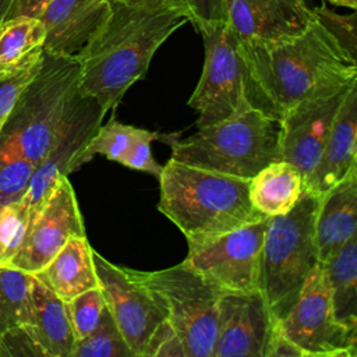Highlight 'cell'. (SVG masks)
<instances>
[{"label":"cell","instance_id":"6da1fadb","mask_svg":"<svg viewBox=\"0 0 357 357\" xmlns=\"http://www.w3.org/2000/svg\"><path fill=\"white\" fill-rule=\"evenodd\" d=\"M110 4L107 20L77 54V91L93 98L106 113L144 78L160 45L190 21L181 0H110Z\"/></svg>","mask_w":357,"mask_h":357},{"label":"cell","instance_id":"7a4b0ae2","mask_svg":"<svg viewBox=\"0 0 357 357\" xmlns=\"http://www.w3.org/2000/svg\"><path fill=\"white\" fill-rule=\"evenodd\" d=\"M238 50L247 103L278 121L325 77L357 66L317 20L291 39L238 43Z\"/></svg>","mask_w":357,"mask_h":357},{"label":"cell","instance_id":"3957f363","mask_svg":"<svg viewBox=\"0 0 357 357\" xmlns=\"http://www.w3.org/2000/svg\"><path fill=\"white\" fill-rule=\"evenodd\" d=\"M158 209L184 234L201 243L265 219L250 201V178L169 159L162 166Z\"/></svg>","mask_w":357,"mask_h":357},{"label":"cell","instance_id":"277c9868","mask_svg":"<svg viewBox=\"0 0 357 357\" xmlns=\"http://www.w3.org/2000/svg\"><path fill=\"white\" fill-rule=\"evenodd\" d=\"M172 148V159L201 169L252 178L271 162L280 160V124L250 105L230 117L198 127L180 139L162 135Z\"/></svg>","mask_w":357,"mask_h":357},{"label":"cell","instance_id":"5b68a950","mask_svg":"<svg viewBox=\"0 0 357 357\" xmlns=\"http://www.w3.org/2000/svg\"><path fill=\"white\" fill-rule=\"evenodd\" d=\"M77 56L43 49L36 75L17 99L0 132V156H22L35 166L46 155L78 89Z\"/></svg>","mask_w":357,"mask_h":357},{"label":"cell","instance_id":"8992f818","mask_svg":"<svg viewBox=\"0 0 357 357\" xmlns=\"http://www.w3.org/2000/svg\"><path fill=\"white\" fill-rule=\"evenodd\" d=\"M319 197L304 191L286 213L268 218L259 262V291L275 319H282L319 264L315 216Z\"/></svg>","mask_w":357,"mask_h":357},{"label":"cell","instance_id":"52a82bcc","mask_svg":"<svg viewBox=\"0 0 357 357\" xmlns=\"http://www.w3.org/2000/svg\"><path fill=\"white\" fill-rule=\"evenodd\" d=\"M92 259L98 287L134 357H184L165 310L135 271L112 264L93 248Z\"/></svg>","mask_w":357,"mask_h":357},{"label":"cell","instance_id":"ba28073f","mask_svg":"<svg viewBox=\"0 0 357 357\" xmlns=\"http://www.w3.org/2000/svg\"><path fill=\"white\" fill-rule=\"evenodd\" d=\"M135 275L165 310L184 357H212L223 293L184 262Z\"/></svg>","mask_w":357,"mask_h":357},{"label":"cell","instance_id":"9c48e42d","mask_svg":"<svg viewBox=\"0 0 357 357\" xmlns=\"http://www.w3.org/2000/svg\"><path fill=\"white\" fill-rule=\"evenodd\" d=\"M354 86L357 66L337 70L319 81L280 119V160L300 172L304 185L319 160L342 103Z\"/></svg>","mask_w":357,"mask_h":357},{"label":"cell","instance_id":"30bf717a","mask_svg":"<svg viewBox=\"0 0 357 357\" xmlns=\"http://www.w3.org/2000/svg\"><path fill=\"white\" fill-rule=\"evenodd\" d=\"M278 329L296 347L300 357L357 356V329L335 317L321 264L308 275L294 305L278 319Z\"/></svg>","mask_w":357,"mask_h":357},{"label":"cell","instance_id":"8fae6325","mask_svg":"<svg viewBox=\"0 0 357 357\" xmlns=\"http://www.w3.org/2000/svg\"><path fill=\"white\" fill-rule=\"evenodd\" d=\"M198 32L204 40L205 61L188 106L198 113L197 127H204L230 117L248 103L238 42L227 22L205 25Z\"/></svg>","mask_w":357,"mask_h":357},{"label":"cell","instance_id":"7c38bea8","mask_svg":"<svg viewBox=\"0 0 357 357\" xmlns=\"http://www.w3.org/2000/svg\"><path fill=\"white\" fill-rule=\"evenodd\" d=\"M268 218L188 244L184 264L222 293L259 291V262Z\"/></svg>","mask_w":357,"mask_h":357},{"label":"cell","instance_id":"4fadbf2b","mask_svg":"<svg viewBox=\"0 0 357 357\" xmlns=\"http://www.w3.org/2000/svg\"><path fill=\"white\" fill-rule=\"evenodd\" d=\"M106 112L91 96L71 98L56 135L43 156L35 166L22 201L28 208V222L38 212L60 177L81 167V155L102 124Z\"/></svg>","mask_w":357,"mask_h":357},{"label":"cell","instance_id":"5bb4252c","mask_svg":"<svg viewBox=\"0 0 357 357\" xmlns=\"http://www.w3.org/2000/svg\"><path fill=\"white\" fill-rule=\"evenodd\" d=\"M74 236L86 234L75 191L68 177L64 176L57 180L28 222L24 241L7 268L33 275Z\"/></svg>","mask_w":357,"mask_h":357},{"label":"cell","instance_id":"9a60e30c","mask_svg":"<svg viewBox=\"0 0 357 357\" xmlns=\"http://www.w3.org/2000/svg\"><path fill=\"white\" fill-rule=\"evenodd\" d=\"M276 321L261 291L223 293L212 357H266Z\"/></svg>","mask_w":357,"mask_h":357},{"label":"cell","instance_id":"2e32d148","mask_svg":"<svg viewBox=\"0 0 357 357\" xmlns=\"http://www.w3.org/2000/svg\"><path fill=\"white\" fill-rule=\"evenodd\" d=\"M314 20L307 0H227V25L238 43L287 40Z\"/></svg>","mask_w":357,"mask_h":357},{"label":"cell","instance_id":"e0dca14e","mask_svg":"<svg viewBox=\"0 0 357 357\" xmlns=\"http://www.w3.org/2000/svg\"><path fill=\"white\" fill-rule=\"evenodd\" d=\"M110 0H50L38 17L46 29L43 49L77 56L107 20Z\"/></svg>","mask_w":357,"mask_h":357},{"label":"cell","instance_id":"ac0fdd59","mask_svg":"<svg viewBox=\"0 0 357 357\" xmlns=\"http://www.w3.org/2000/svg\"><path fill=\"white\" fill-rule=\"evenodd\" d=\"M354 166H357V86L349 92L342 103L304 191L319 197Z\"/></svg>","mask_w":357,"mask_h":357},{"label":"cell","instance_id":"d6986e66","mask_svg":"<svg viewBox=\"0 0 357 357\" xmlns=\"http://www.w3.org/2000/svg\"><path fill=\"white\" fill-rule=\"evenodd\" d=\"M357 166L319 195L315 216V243L319 262L357 236Z\"/></svg>","mask_w":357,"mask_h":357},{"label":"cell","instance_id":"ffe728a7","mask_svg":"<svg viewBox=\"0 0 357 357\" xmlns=\"http://www.w3.org/2000/svg\"><path fill=\"white\" fill-rule=\"evenodd\" d=\"M42 357H71L75 336L66 301L32 275L29 314L24 326Z\"/></svg>","mask_w":357,"mask_h":357},{"label":"cell","instance_id":"44dd1931","mask_svg":"<svg viewBox=\"0 0 357 357\" xmlns=\"http://www.w3.org/2000/svg\"><path fill=\"white\" fill-rule=\"evenodd\" d=\"M33 276L63 301L98 287L92 247L86 236H74Z\"/></svg>","mask_w":357,"mask_h":357},{"label":"cell","instance_id":"7402d4cb","mask_svg":"<svg viewBox=\"0 0 357 357\" xmlns=\"http://www.w3.org/2000/svg\"><path fill=\"white\" fill-rule=\"evenodd\" d=\"M304 192L300 172L284 160L271 162L250 178V201L266 218L289 212Z\"/></svg>","mask_w":357,"mask_h":357},{"label":"cell","instance_id":"603a6c76","mask_svg":"<svg viewBox=\"0 0 357 357\" xmlns=\"http://www.w3.org/2000/svg\"><path fill=\"white\" fill-rule=\"evenodd\" d=\"M319 264L328 280L335 317L357 329V236L349 238Z\"/></svg>","mask_w":357,"mask_h":357},{"label":"cell","instance_id":"cb8c5ba5","mask_svg":"<svg viewBox=\"0 0 357 357\" xmlns=\"http://www.w3.org/2000/svg\"><path fill=\"white\" fill-rule=\"evenodd\" d=\"M46 29L36 17L4 20L0 25V73L13 71L43 52Z\"/></svg>","mask_w":357,"mask_h":357},{"label":"cell","instance_id":"d4e9b609","mask_svg":"<svg viewBox=\"0 0 357 357\" xmlns=\"http://www.w3.org/2000/svg\"><path fill=\"white\" fill-rule=\"evenodd\" d=\"M31 280V273L0 268V339L7 332L26 325Z\"/></svg>","mask_w":357,"mask_h":357},{"label":"cell","instance_id":"484cf974","mask_svg":"<svg viewBox=\"0 0 357 357\" xmlns=\"http://www.w3.org/2000/svg\"><path fill=\"white\" fill-rule=\"evenodd\" d=\"M139 131L141 128L120 123L112 117L107 123L100 124L89 144L85 146L81 155V166L88 163L95 155H102L107 160L120 163Z\"/></svg>","mask_w":357,"mask_h":357},{"label":"cell","instance_id":"4316f807","mask_svg":"<svg viewBox=\"0 0 357 357\" xmlns=\"http://www.w3.org/2000/svg\"><path fill=\"white\" fill-rule=\"evenodd\" d=\"M71 357H134L107 307L98 326L85 337L75 340Z\"/></svg>","mask_w":357,"mask_h":357},{"label":"cell","instance_id":"83f0119b","mask_svg":"<svg viewBox=\"0 0 357 357\" xmlns=\"http://www.w3.org/2000/svg\"><path fill=\"white\" fill-rule=\"evenodd\" d=\"M28 227V208L25 202L0 204V268H7L18 252Z\"/></svg>","mask_w":357,"mask_h":357},{"label":"cell","instance_id":"f1b7e54d","mask_svg":"<svg viewBox=\"0 0 357 357\" xmlns=\"http://www.w3.org/2000/svg\"><path fill=\"white\" fill-rule=\"evenodd\" d=\"M66 307L75 340H78L89 335L98 326L106 303L100 289L93 287L66 301Z\"/></svg>","mask_w":357,"mask_h":357},{"label":"cell","instance_id":"f546056e","mask_svg":"<svg viewBox=\"0 0 357 357\" xmlns=\"http://www.w3.org/2000/svg\"><path fill=\"white\" fill-rule=\"evenodd\" d=\"M42 57L43 52L13 71L0 73V132L17 99L39 71Z\"/></svg>","mask_w":357,"mask_h":357},{"label":"cell","instance_id":"4dcf8cb0","mask_svg":"<svg viewBox=\"0 0 357 357\" xmlns=\"http://www.w3.org/2000/svg\"><path fill=\"white\" fill-rule=\"evenodd\" d=\"M35 170V165L22 156H0V204L21 201Z\"/></svg>","mask_w":357,"mask_h":357},{"label":"cell","instance_id":"1f68e13d","mask_svg":"<svg viewBox=\"0 0 357 357\" xmlns=\"http://www.w3.org/2000/svg\"><path fill=\"white\" fill-rule=\"evenodd\" d=\"M315 20L337 40V43L347 52V54L356 59L357 53V36H356V13L350 15H340L326 6L312 8Z\"/></svg>","mask_w":357,"mask_h":357},{"label":"cell","instance_id":"d6a6232c","mask_svg":"<svg viewBox=\"0 0 357 357\" xmlns=\"http://www.w3.org/2000/svg\"><path fill=\"white\" fill-rule=\"evenodd\" d=\"M160 137H162V134H159L156 131H149V130L141 128L138 137L135 138V141L130 146L128 152L121 159L120 165H123L128 169H132V170L152 174L158 178L162 173V165H159L153 159L152 151H151V144H152V141L159 139Z\"/></svg>","mask_w":357,"mask_h":357},{"label":"cell","instance_id":"836d02e7","mask_svg":"<svg viewBox=\"0 0 357 357\" xmlns=\"http://www.w3.org/2000/svg\"><path fill=\"white\" fill-rule=\"evenodd\" d=\"M181 3L197 29L227 22V0H181Z\"/></svg>","mask_w":357,"mask_h":357},{"label":"cell","instance_id":"e575fe53","mask_svg":"<svg viewBox=\"0 0 357 357\" xmlns=\"http://www.w3.org/2000/svg\"><path fill=\"white\" fill-rule=\"evenodd\" d=\"M50 0H11L4 20L18 17H39Z\"/></svg>","mask_w":357,"mask_h":357},{"label":"cell","instance_id":"d590c367","mask_svg":"<svg viewBox=\"0 0 357 357\" xmlns=\"http://www.w3.org/2000/svg\"><path fill=\"white\" fill-rule=\"evenodd\" d=\"M10 3H11V0H0V25L3 24V21L6 18V14L8 11Z\"/></svg>","mask_w":357,"mask_h":357},{"label":"cell","instance_id":"8d00e7d4","mask_svg":"<svg viewBox=\"0 0 357 357\" xmlns=\"http://www.w3.org/2000/svg\"><path fill=\"white\" fill-rule=\"evenodd\" d=\"M333 4H337V6H344V7H350V8H356L357 7V0H328Z\"/></svg>","mask_w":357,"mask_h":357},{"label":"cell","instance_id":"74e56055","mask_svg":"<svg viewBox=\"0 0 357 357\" xmlns=\"http://www.w3.org/2000/svg\"><path fill=\"white\" fill-rule=\"evenodd\" d=\"M112 1H127V0H112Z\"/></svg>","mask_w":357,"mask_h":357}]
</instances>
